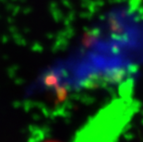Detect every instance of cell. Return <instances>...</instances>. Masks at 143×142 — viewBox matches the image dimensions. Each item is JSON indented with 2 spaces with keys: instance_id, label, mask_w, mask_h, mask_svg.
Returning a JSON list of instances; mask_svg holds the SVG:
<instances>
[{
  "instance_id": "6da1fadb",
  "label": "cell",
  "mask_w": 143,
  "mask_h": 142,
  "mask_svg": "<svg viewBox=\"0 0 143 142\" xmlns=\"http://www.w3.org/2000/svg\"><path fill=\"white\" fill-rule=\"evenodd\" d=\"M46 142H56V141H46Z\"/></svg>"
}]
</instances>
